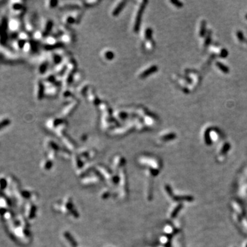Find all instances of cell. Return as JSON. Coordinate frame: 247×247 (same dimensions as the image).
<instances>
[{"mask_svg": "<svg viewBox=\"0 0 247 247\" xmlns=\"http://www.w3.org/2000/svg\"><path fill=\"white\" fill-rule=\"evenodd\" d=\"M145 3L146 1H141L140 4L136 6L135 11L133 19V30L134 32H137L139 30L140 22H141V15L145 8Z\"/></svg>", "mask_w": 247, "mask_h": 247, "instance_id": "cell-1", "label": "cell"}, {"mask_svg": "<svg viewBox=\"0 0 247 247\" xmlns=\"http://www.w3.org/2000/svg\"><path fill=\"white\" fill-rule=\"evenodd\" d=\"M22 27V23L18 18L13 17L8 21V28L13 32V34H16V32H18Z\"/></svg>", "mask_w": 247, "mask_h": 247, "instance_id": "cell-2", "label": "cell"}, {"mask_svg": "<svg viewBox=\"0 0 247 247\" xmlns=\"http://www.w3.org/2000/svg\"><path fill=\"white\" fill-rule=\"evenodd\" d=\"M10 8H11L12 12H13L14 15H16V16L22 15L25 12V7H24V5H23L22 2L14 1V2L12 3Z\"/></svg>", "mask_w": 247, "mask_h": 247, "instance_id": "cell-3", "label": "cell"}, {"mask_svg": "<svg viewBox=\"0 0 247 247\" xmlns=\"http://www.w3.org/2000/svg\"><path fill=\"white\" fill-rule=\"evenodd\" d=\"M157 69L155 65H152L149 67H147L146 69H142L139 71V72L138 73L137 76L139 78H146L147 76L151 74L152 73L155 72V71Z\"/></svg>", "mask_w": 247, "mask_h": 247, "instance_id": "cell-4", "label": "cell"}, {"mask_svg": "<svg viewBox=\"0 0 247 247\" xmlns=\"http://www.w3.org/2000/svg\"><path fill=\"white\" fill-rule=\"evenodd\" d=\"M36 98L38 100H41L43 98V95H44L45 92V89H44V83L39 81L37 82V85H36Z\"/></svg>", "mask_w": 247, "mask_h": 247, "instance_id": "cell-5", "label": "cell"}, {"mask_svg": "<svg viewBox=\"0 0 247 247\" xmlns=\"http://www.w3.org/2000/svg\"><path fill=\"white\" fill-rule=\"evenodd\" d=\"M125 1H117V2L115 3V6L113 7L111 11V15L112 16H117L119 13H120L121 10H122V8H124V4H125Z\"/></svg>", "mask_w": 247, "mask_h": 247, "instance_id": "cell-6", "label": "cell"}, {"mask_svg": "<svg viewBox=\"0 0 247 247\" xmlns=\"http://www.w3.org/2000/svg\"><path fill=\"white\" fill-rule=\"evenodd\" d=\"M101 55L103 59L107 61H111L114 58V54H113V52H112L111 50H106V49L101 52Z\"/></svg>", "mask_w": 247, "mask_h": 247, "instance_id": "cell-7", "label": "cell"}, {"mask_svg": "<svg viewBox=\"0 0 247 247\" xmlns=\"http://www.w3.org/2000/svg\"><path fill=\"white\" fill-rule=\"evenodd\" d=\"M77 104H77L76 102L75 101L73 102L71 104H69V105H68L67 106H66V107L65 108L64 111H63V114L65 115L71 114V113H72L73 110L76 108Z\"/></svg>", "mask_w": 247, "mask_h": 247, "instance_id": "cell-8", "label": "cell"}, {"mask_svg": "<svg viewBox=\"0 0 247 247\" xmlns=\"http://www.w3.org/2000/svg\"><path fill=\"white\" fill-rule=\"evenodd\" d=\"M151 35H152V30L151 29L149 28H147L146 29H145L144 30H143V32L142 31V32H141V38H144L145 40H149L151 37Z\"/></svg>", "mask_w": 247, "mask_h": 247, "instance_id": "cell-9", "label": "cell"}, {"mask_svg": "<svg viewBox=\"0 0 247 247\" xmlns=\"http://www.w3.org/2000/svg\"><path fill=\"white\" fill-rule=\"evenodd\" d=\"M52 22L50 20H48V22H46V24H45V25L44 26V30H43V35H46L47 34H48V32H50L51 29H52Z\"/></svg>", "mask_w": 247, "mask_h": 247, "instance_id": "cell-10", "label": "cell"}, {"mask_svg": "<svg viewBox=\"0 0 247 247\" xmlns=\"http://www.w3.org/2000/svg\"><path fill=\"white\" fill-rule=\"evenodd\" d=\"M117 114L121 115H115V117H116L117 120H126V119H127L128 117V113L124 111H117Z\"/></svg>", "mask_w": 247, "mask_h": 247, "instance_id": "cell-11", "label": "cell"}, {"mask_svg": "<svg viewBox=\"0 0 247 247\" xmlns=\"http://www.w3.org/2000/svg\"><path fill=\"white\" fill-rule=\"evenodd\" d=\"M63 21L66 24H73L75 22V18L73 17L72 15H67L65 16L63 18Z\"/></svg>", "mask_w": 247, "mask_h": 247, "instance_id": "cell-12", "label": "cell"}, {"mask_svg": "<svg viewBox=\"0 0 247 247\" xmlns=\"http://www.w3.org/2000/svg\"><path fill=\"white\" fill-rule=\"evenodd\" d=\"M10 124V120L8 118H4L0 120V129L7 127Z\"/></svg>", "mask_w": 247, "mask_h": 247, "instance_id": "cell-13", "label": "cell"}, {"mask_svg": "<svg viewBox=\"0 0 247 247\" xmlns=\"http://www.w3.org/2000/svg\"><path fill=\"white\" fill-rule=\"evenodd\" d=\"M48 65L46 62L42 63L41 65L39 66V67H38V72L41 73V74H43V73L46 71L47 68H48Z\"/></svg>", "mask_w": 247, "mask_h": 247, "instance_id": "cell-14", "label": "cell"}, {"mask_svg": "<svg viewBox=\"0 0 247 247\" xmlns=\"http://www.w3.org/2000/svg\"><path fill=\"white\" fill-rule=\"evenodd\" d=\"M57 91H58L57 87H54L53 86V87H51L50 88V92H48L46 94H48V95H50V96L55 95V94L57 93Z\"/></svg>", "mask_w": 247, "mask_h": 247, "instance_id": "cell-15", "label": "cell"}, {"mask_svg": "<svg viewBox=\"0 0 247 247\" xmlns=\"http://www.w3.org/2000/svg\"><path fill=\"white\" fill-rule=\"evenodd\" d=\"M46 45H54L56 44V40L53 37L48 38L46 39Z\"/></svg>", "mask_w": 247, "mask_h": 247, "instance_id": "cell-16", "label": "cell"}, {"mask_svg": "<svg viewBox=\"0 0 247 247\" xmlns=\"http://www.w3.org/2000/svg\"><path fill=\"white\" fill-rule=\"evenodd\" d=\"M57 3H58L57 1H52L47 2V3H48V7L49 8H54V7H55L56 4H57Z\"/></svg>", "mask_w": 247, "mask_h": 247, "instance_id": "cell-17", "label": "cell"}]
</instances>
